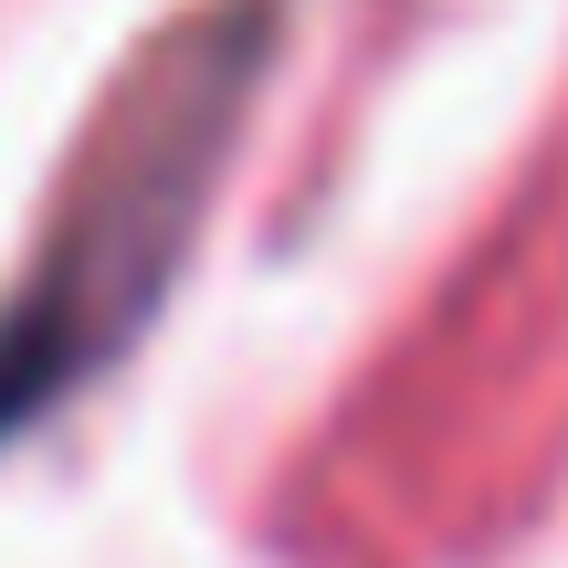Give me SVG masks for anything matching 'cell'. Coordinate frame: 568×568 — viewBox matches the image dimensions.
I'll return each instance as SVG.
<instances>
[{"label":"cell","mask_w":568,"mask_h":568,"mask_svg":"<svg viewBox=\"0 0 568 568\" xmlns=\"http://www.w3.org/2000/svg\"><path fill=\"white\" fill-rule=\"evenodd\" d=\"M253 74H264V11L253 0L201 11L169 53L138 63L126 105L105 116L95 159L74 180V222L53 232L42 274L0 316V432L32 422L63 379H84L138 326V305L180 264V232L211 201V169H222L232 116L253 105Z\"/></svg>","instance_id":"6da1fadb"}]
</instances>
